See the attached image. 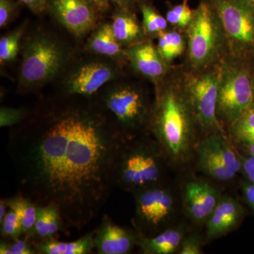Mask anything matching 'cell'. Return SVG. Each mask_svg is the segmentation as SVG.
<instances>
[{
    "mask_svg": "<svg viewBox=\"0 0 254 254\" xmlns=\"http://www.w3.org/2000/svg\"><path fill=\"white\" fill-rule=\"evenodd\" d=\"M202 253H203L202 240L200 237L195 234L185 235L179 249L178 254H200Z\"/></svg>",
    "mask_w": 254,
    "mask_h": 254,
    "instance_id": "32",
    "label": "cell"
},
{
    "mask_svg": "<svg viewBox=\"0 0 254 254\" xmlns=\"http://www.w3.org/2000/svg\"><path fill=\"white\" fill-rule=\"evenodd\" d=\"M9 206L8 204L7 198H3L0 201V223L2 222L5 215L9 210Z\"/></svg>",
    "mask_w": 254,
    "mask_h": 254,
    "instance_id": "39",
    "label": "cell"
},
{
    "mask_svg": "<svg viewBox=\"0 0 254 254\" xmlns=\"http://www.w3.org/2000/svg\"><path fill=\"white\" fill-rule=\"evenodd\" d=\"M183 1H187V0H183Z\"/></svg>",
    "mask_w": 254,
    "mask_h": 254,
    "instance_id": "43",
    "label": "cell"
},
{
    "mask_svg": "<svg viewBox=\"0 0 254 254\" xmlns=\"http://www.w3.org/2000/svg\"><path fill=\"white\" fill-rule=\"evenodd\" d=\"M21 1L33 12L41 14L46 11L48 7L50 0H21Z\"/></svg>",
    "mask_w": 254,
    "mask_h": 254,
    "instance_id": "34",
    "label": "cell"
},
{
    "mask_svg": "<svg viewBox=\"0 0 254 254\" xmlns=\"http://www.w3.org/2000/svg\"><path fill=\"white\" fill-rule=\"evenodd\" d=\"M183 225H174L154 236H138L137 247L144 254H173L178 253L184 237L187 235Z\"/></svg>",
    "mask_w": 254,
    "mask_h": 254,
    "instance_id": "18",
    "label": "cell"
},
{
    "mask_svg": "<svg viewBox=\"0 0 254 254\" xmlns=\"http://www.w3.org/2000/svg\"><path fill=\"white\" fill-rule=\"evenodd\" d=\"M232 138L244 145L254 143V108L237 119L231 126Z\"/></svg>",
    "mask_w": 254,
    "mask_h": 254,
    "instance_id": "25",
    "label": "cell"
},
{
    "mask_svg": "<svg viewBox=\"0 0 254 254\" xmlns=\"http://www.w3.org/2000/svg\"><path fill=\"white\" fill-rule=\"evenodd\" d=\"M170 166L165 152L149 131L124 138L115 167V187L129 193L166 182Z\"/></svg>",
    "mask_w": 254,
    "mask_h": 254,
    "instance_id": "3",
    "label": "cell"
},
{
    "mask_svg": "<svg viewBox=\"0 0 254 254\" xmlns=\"http://www.w3.org/2000/svg\"><path fill=\"white\" fill-rule=\"evenodd\" d=\"M1 236L6 240H16L24 236L17 214L10 208L0 223Z\"/></svg>",
    "mask_w": 254,
    "mask_h": 254,
    "instance_id": "29",
    "label": "cell"
},
{
    "mask_svg": "<svg viewBox=\"0 0 254 254\" xmlns=\"http://www.w3.org/2000/svg\"><path fill=\"white\" fill-rule=\"evenodd\" d=\"M244 214L243 207L235 198L222 195L205 222L206 238L213 240L230 233L240 225Z\"/></svg>",
    "mask_w": 254,
    "mask_h": 254,
    "instance_id": "16",
    "label": "cell"
},
{
    "mask_svg": "<svg viewBox=\"0 0 254 254\" xmlns=\"http://www.w3.org/2000/svg\"><path fill=\"white\" fill-rule=\"evenodd\" d=\"M65 230L63 216L59 209L53 205H38V215L32 242L53 239Z\"/></svg>",
    "mask_w": 254,
    "mask_h": 254,
    "instance_id": "21",
    "label": "cell"
},
{
    "mask_svg": "<svg viewBox=\"0 0 254 254\" xmlns=\"http://www.w3.org/2000/svg\"><path fill=\"white\" fill-rule=\"evenodd\" d=\"M1 254H36L33 242L28 237L16 240H1L0 242Z\"/></svg>",
    "mask_w": 254,
    "mask_h": 254,
    "instance_id": "30",
    "label": "cell"
},
{
    "mask_svg": "<svg viewBox=\"0 0 254 254\" xmlns=\"http://www.w3.org/2000/svg\"><path fill=\"white\" fill-rule=\"evenodd\" d=\"M245 146L247 147V150H248L250 154L254 156V143H251V144L245 145Z\"/></svg>",
    "mask_w": 254,
    "mask_h": 254,
    "instance_id": "40",
    "label": "cell"
},
{
    "mask_svg": "<svg viewBox=\"0 0 254 254\" xmlns=\"http://www.w3.org/2000/svg\"><path fill=\"white\" fill-rule=\"evenodd\" d=\"M7 202L9 208L17 214L24 236L31 240L38 215V205L28 197L18 193L7 198Z\"/></svg>",
    "mask_w": 254,
    "mask_h": 254,
    "instance_id": "23",
    "label": "cell"
},
{
    "mask_svg": "<svg viewBox=\"0 0 254 254\" xmlns=\"http://www.w3.org/2000/svg\"><path fill=\"white\" fill-rule=\"evenodd\" d=\"M197 123L209 133H225L217 115L219 71H207L186 78Z\"/></svg>",
    "mask_w": 254,
    "mask_h": 254,
    "instance_id": "11",
    "label": "cell"
},
{
    "mask_svg": "<svg viewBox=\"0 0 254 254\" xmlns=\"http://www.w3.org/2000/svg\"><path fill=\"white\" fill-rule=\"evenodd\" d=\"M254 84L245 68L226 64L219 71L217 115L230 126L253 107Z\"/></svg>",
    "mask_w": 254,
    "mask_h": 254,
    "instance_id": "9",
    "label": "cell"
},
{
    "mask_svg": "<svg viewBox=\"0 0 254 254\" xmlns=\"http://www.w3.org/2000/svg\"><path fill=\"white\" fill-rule=\"evenodd\" d=\"M95 231L73 242H64L56 239L33 242L38 254H88L94 250Z\"/></svg>",
    "mask_w": 254,
    "mask_h": 254,
    "instance_id": "20",
    "label": "cell"
},
{
    "mask_svg": "<svg viewBox=\"0 0 254 254\" xmlns=\"http://www.w3.org/2000/svg\"><path fill=\"white\" fill-rule=\"evenodd\" d=\"M124 138L148 131L153 103L141 90L118 85L103 91L95 102Z\"/></svg>",
    "mask_w": 254,
    "mask_h": 254,
    "instance_id": "4",
    "label": "cell"
},
{
    "mask_svg": "<svg viewBox=\"0 0 254 254\" xmlns=\"http://www.w3.org/2000/svg\"><path fill=\"white\" fill-rule=\"evenodd\" d=\"M117 76L116 70L109 63L91 61L78 66L68 76L65 92L70 96H93Z\"/></svg>",
    "mask_w": 254,
    "mask_h": 254,
    "instance_id": "13",
    "label": "cell"
},
{
    "mask_svg": "<svg viewBox=\"0 0 254 254\" xmlns=\"http://www.w3.org/2000/svg\"><path fill=\"white\" fill-rule=\"evenodd\" d=\"M118 8L121 9H131L133 5L139 2V0H110Z\"/></svg>",
    "mask_w": 254,
    "mask_h": 254,
    "instance_id": "38",
    "label": "cell"
},
{
    "mask_svg": "<svg viewBox=\"0 0 254 254\" xmlns=\"http://www.w3.org/2000/svg\"><path fill=\"white\" fill-rule=\"evenodd\" d=\"M222 195L220 190L207 180L190 179L184 186L182 206L192 222L205 224Z\"/></svg>",
    "mask_w": 254,
    "mask_h": 254,
    "instance_id": "12",
    "label": "cell"
},
{
    "mask_svg": "<svg viewBox=\"0 0 254 254\" xmlns=\"http://www.w3.org/2000/svg\"><path fill=\"white\" fill-rule=\"evenodd\" d=\"M194 155L198 170L216 181H230L242 169V158L225 133H208L198 141Z\"/></svg>",
    "mask_w": 254,
    "mask_h": 254,
    "instance_id": "10",
    "label": "cell"
},
{
    "mask_svg": "<svg viewBox=\"0 0 254 254\" xmlns=\"http://www.w3.org/2000/svg\"><path fill=\"white\" fill-rule=\"evenodd\" d=\"M138 240L134 229L120 226L105 215L95 230L94 250L99 254H128L137 247Z\"/></svg>",
    "mask_w": 254,
    "mask_h": 254,
    "instance_id": "15",
    "label": "cell"
},
{
    "mask_svg": "<svg viewBox=\"0 0 254 254\" xmlns=\"http://www.w3.org/2000/svg\"><path fill=\"white\" fill-rule=\"evenodd\" d=\"M132 194L134 198L135 212L131 224L138 236H154L175 225L179 201L167 182Z\"/></svg>",
    "mask_w": 254,
    "mask_h": 254,
    "instance_id": "6",
    "label": "cell"
},
{
    "mask_svg": "<svg viewBox=\"0 0 254 254\" xmlns=\"http://www.w3.org/2000/svg\"><path fill=\"white\" fill-rule=\"evenodd\" d=\"M30 112L23 108H1L0 110V126H17L27 118Z\"/></svg>",
    "mask_w": 254,
    "mask_h": 254,
    "instance_id": "31",
    "label": "cell"
},
{
    "mask_svg": "<svg viewBox=\"0 0 254 254\" xmlns=\"http://www.w3.org/2000/svg\"><path fill=\"white\" fill-rule=\"evenodd\" d=\"M53 14L76 36H82L94 28L99 13L86 0H50Z\"/></svg>",
    "mask_w": 254,
    "mask_h": 254,
    "instance_id": "14",
    "label": "cell"
},
{
    "mask_svg": "<svg viewBox=\"0 0 254 254\" xmlns=\"http://www.w3.org/2000/svg\"><path fill=\"white\" fill-rule=\"evenodd\" d=\"M124 138L95 102H50L11 127L7 151L18 194L59 209L83 230L106 203Z\"/></svg>",
    "mask_w": 254,
    "mask_h": 254,
    "instance_id": "1",
    "label": "cell"
},
{
    "mask_svg": "<svg viewBox=\"0 0 254 254\" xmlns=\"http://www.w3.org/2000/svg\"><path fill=\"white\" fill-rule=\"evenodd\" d=\"M98 13H105L110 8V0H86Z\"/></svg>",
    "mask_w": 254,
    "mask_h": 254,
    "instance_id": "37",
    "label": "cell"
},
{
    "mask_svg": "<svg viewBox=\"0 0 254 254\" xmlns=\"http://www.w3.org/2000/svg\"></svg>",
    "mask_w": 254,
    "mask_h": 254,
    "instance_id": "42",
    "label": "cell"
},
{
    "mask_svg": "<svg viewBox=\"0 0 254 254\" xmlns=\"http://www.w3.org/2000/svg\"><path fill=\"white\" fill-rule=\"evenodd\" d=\"M247 1H248L250 4L254 8V0H247Z\"/></svg>",
    "mask_w": 254,
    "mask_h": 254,
    "instance_id": "41",
    "label": "cell"
},
{
    "mask_svg": "<svg viewBox=\"0 0 254 254\" xmlns=\"http://www.w3.org/2000/svg\"><path fill=\"white\" fill-rule=\"evenodd\" d=\"M186 30L189 60L195 70L210 66L227 46L220 18L208 1H200L193 10Z\"/></svg>",
    "mask_w": 254,
    "mask_h": 254,
    "instance_id": "5",
    "label": "cell"
},
{
    "mask_svg": "<svg viewBox=\"0 0 254 254\" xmlns=\"http://www.w3.org/2000/svg\"><path fill=\"white\" fill-rule=\"evenodd\" d=\"M125 55L133 67L145 77L160 81L166 74L168 64L151 42L142 41L128 47Z\"/></svg>",
    "mask_w": 254,
    "mask_h": 254,
    "instance_id": "17",
    "label": "cell"
},
{
    "mask_svg": "<svg viewBox=\"0 0 254 254\" xmlns=\"http://www.w3.org/2000/svg\"><path fill=\"white\" fill-rule=\"evenodd\" d=\"M24 27L21 26L11 33L1 37L0 39V61L1 64L16 59Z\"/></svg>",
    "mask_w": 254,
    "mask_h": 254,
    "instance_id": "27",
    "label": "cell"
},
{
    "mask_svg": "<svg viewBox=\"0 0 254 254\" xmlns=\"http://www.w3.org/2000/svg\"><path fill=\"white\" fill-rule=\"evenodd\" d=\"M216 11L234 57L254 49V8L247 0H208Z\"/></svg>",
    "mask_w": 254,
    "mask_h": 254,
    "instance_id": "8",
    "label": "cell"
},
{
    "mask_svg": "<svg viewBox=\"0 0 254 254\" xmlns=\"http://www.w3.org/2000/svg\"><path fill=\"white\" fill-rule=\"evenodd\" d=\"M244 196L246 201L254 210V184H246L244 185L243 188Z\"/></svg>",
    "mask_w": 254,
    "mask_h": 254,
    "instance_id": "36",
    "label": "cell"
},
{
    "mask_svg": "<svg viewBox=\"0 0 254 254\" xmlns=\"http://www.w3.org/2000/svg\"><path fill=\"white\" fill-rule=\"evenodd\" d=\"M140 7L143 16V28L146 34L158 37L166 31L168 25L166 18L159 14L153 6L141 2Z\"/></svg>",
    "mask_w": 254,
    "mask_h": 254,
    "instance_id": "26",
    "label": "cell"
},
{
    "mask_svg": "<svg viewBox=\"0 0 254 254\" xmlns=\"http://www.w3.org/2000/svg\"><path fill=\"white\" fill-rule=\"evenodd\" d=\"M17 8L14 0H0V27H5L12 21Z\"/></svg>",
    "mask_w": 254,
    "mask_h": 254,
    "instance_id": "33",
    "label": "cell"
},
{
    "mask_svg": "<svg viewBox=\"0 0 254 254\" xmlns=\"http://www.w3.org/2000/svg\"><path fill=\"white\" fill-rule=\"evenodd\" d=\"M158 49L167 64L180 56L187 47V41L177 31H164L158 36Z\"/></svg>",
    "mask_w": 254,
    "mask_h": 254,
    "instance_id": "24",
    "label": "cell"
},
{
    "mask_svg": "<svg viewBox=\"0 0 254 254\" xmlns=\"http://www.w3.org/2000/svg\"><path fill=\"white\" fill-rule=\"evenodd\" d=\"M86 47L92 53L109 58L125 55L123 46L114 35L111 23H103L98 26L88 40Z\"/></svg>",
    "mask_w": 254,
    "mask_h": 254,
    "instance_id": "22",
    "label": "cell"
},
{
    "mask_svg": "<svg viewBox=\"0 0 254 254\" xmlns=\"http://www.w3.org/2000/svg\"><path fill=\"white\" fill-rule=\"evenodd\" d=\"M242 169L244 173L250 180L251 183L254 185V156L250 155V156L242 159Z\"/></svg>",
    "mask_w": 254,
    "mask_h": 254,
    "instance_id": "35",
    "label": "cell"
},
{
    "mask_svg": "<svg viewBox=\"0 0 254 254\" xmlns=\"http://www.w3.org/2000/svg\"><path fill=\"white\" fill-rule=\"evenodd\" d=\"M193 10L190 9L187 1L172 6L167 12L166 19L168 23L178 28L187 29L191 21Z\"/></svg>",
    "mask_w": 254,
    "mask_h": 254,
    "instance_id": "28",
    "label": "cell"
},
{
    "mask_svg": "<svg viewBox=\"0 0 254 254\" xmlns=\"http://www.w3.org/2000/svg\"><path fill=\"white\" fill-rule=\"evenodd\" d=\"M20 86L33 89L43 86L60 72L65 53L59 42L46 35H36L27 40L23 50Z\"/></svg>",
    "mask_w": 254,
    "mask_h": 254,
    "instance_id": "7",
    "label": "cell"
},
{
    "mask_svg": "<svg viewBox=\"0 0 254 254\" xmlns=\"http://www.w3.org/2000/svg\"><path fill=\"white\" fill-rule=\"evenodd\" d=\"M198 126L186 78L158 82L148 131L165 152L170 166H184L193 158Z\"/></svg>",
    "mask_w": 254,
    "mask_h": 254,
    "instance_id": "2",
    "label": "cell"
},
{
    "mask_svg": "<svg viewBox=\"0 0 254 254\" xmlns=\"http://www.w3.org/2000/svg\"><path fill=\"white\" fill-rule=\"evenodd\" d=\"M114 35L123 46L129 47L144 41L146 34L131 9L118 8L111 23Z\"/></svg>",
    "mask_w": 254,
    "mask_h": 254,
    "instance_id": "19",
    "label": "cell"
}]
</instances>
